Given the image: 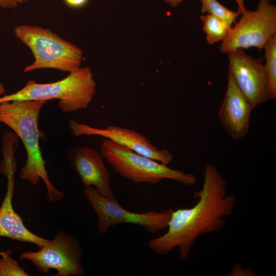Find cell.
I'll return each instance as SVG.
<instances>
[{"mask_svg":"<svg viewBox=\"0 0 276 276\" xmlns=\"http://www.w3.org/2000/svg\"><path fill=\"white\" fill-rule=\"evenodd\" d=\"M194 196L198 200L193 206L172 210L167 231L148 242L156 254L168 255L177 248L179 258L186 260L199 237L224 227L225 217L233 214L236 203V196L227 194L226 180L211 163L204 165L202 188Z\"/></svg>","mask_w":276,"mask_h":276,"instance_id":"cell-1","label":"cell"},{"mask_svg":"<svg viewBox=\"0 0 276 276\" xmlns=\"http://www.w3.org/2000/svg\"><path fill=\"white\" fill-rule=\"evenodd\" d=\"M47 101H14L0 104V122L11 128L22 141L27 152L25 165L20 177L36 185L42 179L47 189L48 199L59 201L64 197L50 181L45 162L39 146L40 133L38 123L40 111Z\"/></svg>","mask_w":276,"mask_h":276,"instance_id":"cell-2","label":"cell"},{"mask_svg":"<svg viewBox=\"0 0 276 276\" xmlns=\"http://www.w3.org/2000/svg\"><path fill=\"white\" fill-rule=\"evenodd\" d=\"M96 83L88 66L80 67L56 82L37 83L29 80L18 91L0 97V104L14 101H47L58 99L61 110L69 113L87 108L96 92Z\"/></svg>","mask_w":276,"mask_h":276,"instance_id":"cell-3","label":"cell"},{"mask_svg":"<svg viewBox=\"0 0 276 276\" xmlns=\"http://www.w3.org/2000/svg\"><path fill=\"white\" fill-rule=\"evenodd\" d=\"M14 35L32 53L33 62L24 72L51 68L71 73L80 66L83 51L50 29L38 26L20 25L13 29Z\"/></svg>","mask_w":276,"mask_h":276,"instance_id":"cell-4","label":"cell"},{"mask_svg":"<svg viewBox=\"0 0 276 276\" xmlns=\"http://www.w3.org/2000/svg\"><path fill=\"white\" fill-rule=\"evenodd\" d=\"M101 152L117 173L135 183L156 185L168 179L191 186L196 181L193 174L169 168L108 139L101 143Z\"/></svg>","mask_w":276,"mask_h":276,"instance_id":"cell-5","label":"cell"},{"mask_svg":"<svg viewBox=\"0 0 276 276\" xmlns=\"http://www.w3.org/2000/svg\"><path fill=\"white\" fill-rule=\"evenodd\" d=\"M240 15L222 41L220 51L222 53L250 48L260 51L276 34V6L270 0H259L256 10L246 9Z\"/></svg>","mask_w":276,"mask_h":276,"instance_id":"cell-6","label":"cell"},{"mask_svg":"<svg viewBox=\"0 0 276 276\" xmlns=\"http://www.w3.org/2000/svg\"><path fill=\"white\" fill-rule=\"evenodd\" d=\"M84 194L97 217V227L102 234L109 228L119 224H133L155 234L166 230L171 217L172 209L144 213L129 211L121 206L118 200L111 198L98 191L93 186L84 188Z\"/></svg>","mask_w":276,"mask_h":276,"instance_id":"cell-7","label":"cell"},{"mask_svg":"<svg viewBox=\"0 0 276 276\" xmlns=\"http://www.w3.org/2000/svg\"><path fill=\"white\" fill-rule=\"evenodd\" d=\"M38 251H25L19 260H28L40 272L57 270L55 276H82L85 274L82 259L83 251L76 238L63 231Z\"/></svg>","mask_w":276,"mask_h":276,"instance_id":"cell-8","label":"cell"},{"mask_svg":"<svg viewBox=\"0 0 276 276\" xmlns=\"http://www.w3.org/2000/svg\"><path fill=\"white\" fill-rule=\"evenodd\" d=\"M227 55L228 74L254 109L271 99L263 59L254 58L241 49L231 52Z\"/></svg>","mask_w":276,"mask_h":276,"instance_id":"cell-9","label":"cell"},{"mask_svg":"<svg viewBox=\"0 0 276 276\" xmlns=\"http://www.w3.org/2000/svg\"><path fill=\"white\" fill-rule=\"evenodd\" d=\"M69 126L75 136L99 135L138 154L168 165L173 159L167 149H158L144 135L134 130L113 125L97 128L71 120Z\"/></svg>","mask_w":276,"mask_h":276,"instance_id":"cell-10","label":"cell"},{"mask_svg":"<svg viewBox=\"0 0 276 276\" xmlns=\"http://www.w3.org/2000/svg\"><path fill=\"white\" fill-rule=\"evenodd\" d=\"M68 158L85 187L93 186L102 194L114 198L110 186V175L103 156L88 146L71 148Z\"/></svg>","mask_w":276,"mask_h":276,"instance_id":"cell-11","label":"cell"},{"mask_svg":"<svg viewBox=\"0 0 276 276\" xmlns=\"http://www.w3.org/2000/svg\"><path fill=\"white\" fill-rule=\"evenodd\" d=\"M253 109L248 99L228 74L226 90L219 110V117L224 130L233 139H241L247 134Z\"/></svg>","mask_w":276,"mask_h":276,"instance_id":"cell-12","label":"cell"},{"mask_svg":"<svg viewBox=\"0 0 276 276\" xmlns=\"http://www.w3.org/2000/svg\"><path fill=\"white\" fill-rule=\"evenodd\" d=\"M7 178V189L0 206V237L32 243L40 248L48 243L49 240L36 235L25 226L22 219L14 211L12 203L14 190V175H10Z\"/></svg>","mask_w":276,"mask_h":276,"instance_id":"cell-13","label":"cell"},{"mask_svg":"<svg viewBox=\"0 0 276 276\" xmlns=\"http://www.w3.org/2000/svg\"><path fill=\"white\" fill-rule=\"evenodd\" d=\"M203 22V30L206 35L207 42L213 44L222 41L228 35L232 26L226 21L216 16L203 14L200 16Z\"/></svg>","mask_w":276,"mask_h":276,"instance_id":"cell-14","label":"cell"},{"mask_svg":"<svg viewBox=\"0 0 276 276\" xmlns=\"http://www.w3.org/2000/svg\"><path fill=\"white\" fill-rule=\"evenodd\" d=\"M264 67L268 78L271 99L276 98V34L264 46Z\"/></svg>","mask_w":276,"mask_h":276,"instance_id":"cell-15","label":"cell"},{"mask_svg":"<svg viewBox=\"0 0 276 276\" xmlns=\"http://www.w3.org/2000/svg\"><path fill=\"white\" fill-rule=\"evenodd\" d=\"M201 3V12L218 17L229 24L236 22L240 15L237 11H233L220 3L217 0H200Z\"/></svg>","mask_w":276,"mask_h":276,"instance_id":"cell-16","label":"cell"},{"mask_svg":"<svg viewBox=\"0 0 276 276\" xmlns=\"http://www.w3.org/2000/svg\"><path fill=\"white\" fill-rule=\"evenodd\" d=\"M10 255L0 259V276H28V273Z\"/></svg>","mask_w":276,"mask_h":276,"instance_id":"cell-17","label":"cell"},{"mask_svg":"<svg viewBox=\"0 0 276 276\" xmlns=\"http://www.w3.org/2000/svg\"><path fill=\"white\" fill-rule=\"evenodd\" d=\"M228 274V275H254L255 272L249 268L244 269L242 266L236 264Z\"/></svg>","mask_w":276,"mask_h":276,"instance_id":"cell-18","label":"cell"},{"mask_svg":"<svg viewBox=\"0 0 276 276\" xmlns=\"http://www.w3.org/2000/svg\"><path fill=\"white\" fill-rule=\"evenodd\" d=\"M28 0H0V9H13L27 2Z\"/></svg>","mask_w":276,"mask_h":276,"instance_id":"cell-19","label":"cell"},{"mask_svg":"<svg viewBox=\"0 0 276 276\" xmlns=\"http://www.w3.org/2000/svg\"><path fill=\"white\" fill-rule=\"evenodd\" d=\"M88 0H64L65 4L73 8H79L85 5Z\"/></svg>","mask_w":276,"mask_h":276,"instance_id":"cell-20","label":"cell"},{"mask_svg":"<svg viewBox=\"0 0 276 276\" xmlns=\"http://www.w3.org/2000/svg\"><path fill=\"white\" fill-rule=\"evenodd\" d=\"M238 5V11L241 14L246 8L244 3V0H235Z\"/></svg>","mask_w":276,"mask_h":276,"instance_id":"cell-21","label":"cell"},{"mask_svg":"<svg viewBox=\"0 0 276 276\" xmlns=\"http://www.w3.org/2000/svg\"><path fill=\"white\" fill-rule=\"evenodd\" d=\"M171 7H175L181 3L183 0H164Z\"/></svg>","mask_w":276,"mask_h":276,"instance_id":"cell-22","label":"cell"},{"mask_svg":"<svg viewBox=\"0 0 276 276\" xmlns=\"http://www.w3.org/2000/svg\"><path fill=\"white\" fill-rule=\"evenodd\" d=\"M12 251L11 249H8L6 251H0V256L1 257L9 255H11Z\"/></svg>","mask_w":276,"mask_h":276,"instance_id":"cell-23","label":"cell"},{"mask_svg":"<svg viewBox=\"0 0 276 276\" xmlns=\"http://www.w3.org/2000/svg\"><path fill=\"white\" fill-rule=\"evenodd\" d=\"M6 91L4 85L0 82V97L2 96Z\"/></svg>","mask_w":276,"mask_h":276,"instance_id":"cell-24","label":"cell"},{"mask_svg":"<svg viewBox=\"0 0 276 276\" xmlns=\"http://www.w3.org/2000/svg\"></svg>","mask_w":276,"mask_h":276,"instance_id":"cell-25","label":"cell"}]
</instances>
